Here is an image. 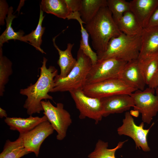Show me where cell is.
Wrapping results in <instances>:
<instances>
[{
  "label": "cell",
  "mask_w": 158,
  "mask_h": 158,
  "mask_svg": "<svg viewBox=\"0 0 158 158\" xmlns=\"http://www.w3.org/2000/svg\"><path fill=\"white\" fill-rule=\"evenodd\" d=\"M47 61L45 57H43L42 65L40 68V75L36 82L20 90V93L27 97L23 107L30 116L35 113L40 114L43 111L41 104L43 100H53V97L48 93L54 87V79L58 75V71L54 66H50L47 68Z\"/></svg>",
  "instance_id": "6da1fadb"
},
{
  "label": "cell",
  "mask_w": 158,
  "mask_h": 158,
  "mask_svg": "<svg viewBox=\"0 0 158 158\" xmlns=\"http://www.w3.org/2000/svg\"><path fill=\"white\" fill-rule=\"evenodd\" d=\"M84 28L90 35L92 46L97 54L104 52L110 40L122 33L107 7L101 8Z\"/></svg>",
  "instance_id": "7a4b0ae2"
},
{
  "label": "cell",
  "mask_w": 158,
  "mask_h": 158,
  "mask_svg": "<svg viewBox=\"0 0 158 158\" xmlns=\"http://www.w3.org/2000/svg\"><path fill=\"white\" fill-rule=\"evenodd\" d=\"M77 58L75 66L66 77L61 78L58 74L55 77L54 86L50 92H69L83 90L92 63L90 59L80 48L78 51Z\"/></svg>",
  "instance_id": "3957f363"
},
{
  "label": "cell",
  "mask_w": 158,
  "mask_h": 158,
  "mask_svg": "<svg viewBox=\"0 0 158 158\" xmlns=\"http://www.w3.org/2000/svg\"><path fill=\"white\" fill-rule=\"evenodd\" d=\"M141 46V35L130 36L122 33L112 38L106 51L97 54L98 60L116 58L128 62L138 59Z\"/></svg>",
  "instance_id": "277c9868"
},
{
  "label": "cell",
  "mask_w": 158,
  "mask_h": 158,
  "mask_svg": "<svg viewBox=\"0 0 158 158\" xmlns=\"http://www.w3.org/2000/svg\"><path fill=\"white\" fill-rule=\"evenodd\" d=\"M127 62L114 58L98 60L96 63L92 66L86 78V85L120 78L121 72Z\"/></svg>",
  "instance_id": "5b68a950"
},
{
  "label": "cell",
  "mask_w": 158,
  "mask_h": 158,
  "mask_svg": "<svg viewBox=\"0 0 158 158\" xmlns=\"http://www.w3.org/2000/svg\"><path fill=\"white\" fill-rule=\"evenodd\" d=\"M137 90L120 78L86 85L83 90L87 96L99 99L116 94L130 95Z\"/></svg>",
  "instance_id": "8992f818"
},
{
  "label": "cell",
  "mask_w": 158,
  "mask_h": 158,
  "mask_svg": "<svg viewBox=\"0 0 158 158\" xmlns=\"http://www.w3.org/2000/svg\"><path fill=\"white\" fill-rule=\"evenodd\" d=\"M44 115L47 118L57 133L56 139L59 140L66 137L68 127L72 123L69 113L63 108V104L58 103L54 106L49 100L41 102Z\"/></svg>",
  "instance_id": "52a82bcc"
},
{
  "label": "cell",
  "mask_w": 158,
  "mask_h": 158,
  "mask_svg": "<svg viewBox=\"0 0 158 158\" xmlns=\"http://www.w3.org/2000/svg\"><path fill=\"white\" fill-rule=\"evenodd\" d=\"M155 93L154 89L148 87L130 95L134 104V110L141 113L142 122L148 124L158 112V96Z\"/></svg>",
  "instance_id": "ba28073f"
},
{
  "label": "cell",
  "mask_w": 158,
  "mask_h": 158,
  "mask_svg": "<svg viewBox=\"0 0 158 158\" xmlns=\"http://www.w3.org/2000/svg\"><path fill=\"white\" fill-rule=\"evenodd\" d=\"M69 92L80 112V119L87 117L94 120L96 124L101 120L103 117V108L100 99L87 96L83 90Z\"/></svg>",
  "instance_id": "9c48e42d"
},
{
  "label": "cell",
  "mask_w": 158,
  "mask_h": 158,
  "mask_svg": "<svg viewBox=\"0 0 158 158\" xmlns=\"http://www.w3.org/2000/svg\"><path fill=\"white\" fill-rule=\"evenodd\" d=\"M122 122V124L117 129L118 134L120 135H124L132 138L135 142L136 148H141L145 152L150 151V149L148 144L147 137L150 128L154 123L148 129H144V123L142 122L139 126L137 125L129 111L125 113Z\"/></svg>",
  "instance_id": "30bf717a"
},
{
  "label": "cell",
  "mask_w": 158,
  "mask_h": 158,
  "mask_svg": "<svg viewBox=\"0 0 158 158\" xmlns=\"http://www.w3.org/2000/svg\"><path fill=\"white\" fill-rule=\"evenodd\" d=\"M54 129L47 120L40 123L30 131L20 134L24 145L30 152H33L36 157L39 154L40 147L44 140L52 134Z\"/></svg>",
  "instance_id": "8fae6325"
},
{
  "label": "cell",
  "mask_w": 158,
  "mask_h": 158,
  "mask_svg": "<svg viewBox=\"0 0 158 158\" xmlns=\"http://www.w3.org/2000/svg\"><path fill=\"white\" fill-rule=\"evenodd\" d=\"M100 99L104 117L111 114L123 113L134 106L132 98L127 94L115 95Z\"/></svg>",
  "instance_id": "7c38bea8"
},
{
  "label": "cell",
  "mask_w": 158,
  "mask_h": 158,
  "mask_svg": "<svg viewBox=\"0 0 158 158\" xmlns=\"http://www.w3.org/2000/svg\"><path fill=\"white\" fill-rule=\"evenodd\" d=\"M129 2L130 11L143 29L147 27L158 6V0H133Z\"/></svg>",
  "instance_id": "4fadbf2b"
},
{
  "label": "cell",
  "mask_w": 158,
  "mask_h": 158,
  "mask_svg": "<svg viewBox=\"0 0 158 158\" xmlns=\"http://www.w3.org/2000/svg\"><path fill=\"white\" fill-rule=\"evenodd\" d=\"M158 55V26L143 29L138 59Z\"/></svg>",
  "instance_id": "5bb4252c"
},
{
  "label": "cell",
  "mask_w": 158,
  "mask_h": 158,
  "mask_svg": "<svg viewBox=\"0 0 158 158\" xmlns=\"http://www.w3.org/2000/svg\"><path fill=\"white\" fill-rule=\"evenodd\" d=\"M120 78L137 90H143L146 85L139 67L138 59L126 63Z\"/></svg>",
  "instance_id": "9a60e30c"
},
{
  "label": "cell",
  "mask_w": 158,
  "mask_h": 158,
  "mask_svg": "<svg viewBox=\"0 0 158 158\" xmlns=\"http://www.w3.org/2000/svg\"><path fill=\"white\" fill-rule=\"evenodd\" d=\"M47 120L45 115L42 117L31 115L27 118L7 117L4 121L9 126L10 129L18 131L20 134H23L32 130L42 122Z\"/></svg>",
  "instance_id": "2e32d148"
},
{
  "label": "cell",
  "mask_w": 158,
  "mask_h": 158,
  "mask_svg": "<svg viewBox=\"0 0 158 158\" xmlns=\"http://www.w3.org/2000/svg\"><path fill=\"white\" fill-rule=\"evenodd\" d=\"M57 37L53 38L52 41L54 46L58 51L59 55L57 62L60 69V73L59 76L61 78H64L69 74L77 62V60L73 57L71 53L74 44L68 43L66 49L62 50L56 44L55 39Z\"/></svg>",
  "instance_id": "e0dca14e"
},
{
  "label": "cell",
  "mask_w": 158,
  "mask_h": 158,
  "mask_svg": "<svg viewBox=\"0 0 158 158\" xmlns=\"http://www.w3.org/2000/svg\"><path fill=\"white\" fill-rule=\"evenodd\" d=\"M115 22L120 31L126 35L132 36L141 35L143 28L130 11L125 13L120 19Z\"/></svg>",
  "instance_id": "ac0fdd59"
},
{
  "label": "cell",
  "mask_w": 158,
  "mask_h": 158,
  "mask_svg": "<svg viewBox=\"0 0 158 158\" xmlns=\"http://www.w3.org/2000/svg\"><path fill=\"white\" fill-rule=\"evenodd\" d=\"M40 7L43 12L64 19L67 18L72 13L65 0H42Z\"/></svg>",
  "instance_id": "d6986e66"
},
{
  "label": "cell",
  "mask_w": 158,
  "mask_h": 158,
  "mask_svg": "<svg viewBox=\"0 0 158 158\" xmlns=\"http://www.w3.org/2000/svg\"><path fill=\"white\" fill-rule=\"evenodd\" d=\"M68 20L75 19L79 23L81 28V39L80 41V48L91 59L92 65L95 64L98 59L96 52L93 51L89 43V34L83 25L85 24L81 18L79 12H72L67 18Z\"/></svg>",
  "instance_id": "ffe728a7"
},
{
  "label": "cell",
  "mask_w": 158,
  "mask_h": 158,
  "mask_svg": "<svg viewBox=\"0 0 158 158\" xmlns=\"http://www.w3.org/2000/svg\"><path fill=\"white\" fill-rule=\"evenodd\" d=\"M30 153L25 147L22 138L19 135L15 141L7 140L0 154V158H20Z\"/></svg>",
  "instance_id": "44dd1931"
},
{
  "label": "cell",
  "mask_w": 158,
  "mask_h": 158,
  "mask_svg": "<svg viewBox=\"0 0 158 158\" xmlns=\"http://www.w3.org/2000/svg\"><path fill=\"white\" fill-rule=\"evenodd\" d=\"M138 60L146 85L150 87L158 73V55Z\"/></svg>",
  "instance_id": "7402d4cb"
},
{
  "label": "cell",
  "mask_w": 158,
  "mask_h": 158,
  "mask_svg": "<svg viewBox=\"0 0 158 158\" xmlns=\"http://www.w3.org/2000/svg\"><path fill=\"white\" fill-rule=\"evenodd\" d=\"M107 7V0H82L79 11L81 18L86 24L90 22L102 7Z\"/></svg>",
  "instance_id": "603a6c76"
},
{
  "label": "cell",
  "mask_w": 158,
  "mask_h": 158,
  "mask_svg": "<svg viewBox=\"0 0 158 158\" xmlns=\"http://www.w3.org/2000/svg\"><path fill=\"white\" fill-rule=\"evenodd\" d=\"M44 17L45 16L43 15V11L40 9L39 21L36 29L29 34L23 36L22 38L21 41L28 43V42L29 41V44L35 47L36 50L42 54H46L40 47L42 42V36L45 29V27L42 26Z\"/></svg>",
  "instance_id": "cb8c5ba5"
},
{
  "label": "cell",
  "mask_w": 158,
  "mask_h": 158,
  "mask_svg": "<svg viewBox=\"0 0 158 158\" xmlns=\"http://www.w3.org/2000/svg\"><path fill=\"white\" fill-rule=\"evenodd\" d=\"M13 8L11 6L9 7L7 16L5 20L6 28L0 36V47H2L5 42H8L10 40H19L21 41L22 37L24 36V32L22 30L16 32L12 27V22L16 16L13 14Z\"/></svg>",
  "instance_id": "d4e9b609"
},
{
  "label": "cell",
  "mask_w": 158,
  "mask_h": 158,
  "mask_svg": "<svg viewBox=\"0 0 158 158\" xmlns=\"http://www.w3.org/2000/svg\"><path fill=\"white\" fill-rule=\"evenodd\" d=\"M127 140L120 142L115 148L109 149L108 142L99 140L96 144L94 150L89 154L88 157L89 158H116V152L121 148Z\"/></svg>",
  "instance_id": "484cf974"
},
{
  "label": "cell",
  "mask_w": 158,
  "mask_h": 158,
  "mask_svg": "<svg viewBox=\"0 0 158 158\" xmlns=\"http://www.w3.org/2000/svg\"><path fill=\"white\" fill-rule=\"evenodd\" d=\"M12 63L6 57L3 56L2 47H0V96L3 95L5 86L13 73Z\"/></svg>",
  "instance_id": "4316f807"
},
{
  "label": "cell",
  "mask_w": 158,
  "mask_h": 158,
  "mask_svg": "<svg viewBox=\"0 0 158 158\" xmlns=\"http://www.w3.org/2000/svg\"><path fill=\"white\" fill-rule=\"evenodd\" d=\"M107 4L115 21L120 19L125 13L130 11L129 2L125 0H107Z\"/></svg>",
  "instance_id": "83f0119b"
},
{
  "label": "cell",
  "mask_w": 158,
  "mask_h": 158,
  "mask_svg": "<svg viewBox=\"0 0 158 158\" xmlns=\"http://www.w3.org/2000/svg\"><path fill=\"white\" fill-rule=\"evenodd\" d=\"M9 8L6 1L5 0H0V25L5 24L4 20L8 15Z\"/></svg>",
  "instance_id": "f1b7e54d"
},
{
  "label": "cell",
  "mask_w": 158,
  "mask_h": 158,
  "mask_svg": "<svg viewBox=\"0 0 158 158\" xmlns=\"http://www.w3.org/2000/svg\"><path fill=\"white\" fill-rule=\"evenodd\" d=\"M65 1L71 12L80 11L82 6V0H65Z\"/></svg>",
  "instance_id": "f546056e"
},
{
  "label": "cell",
  "mask_w": 158,
  "mask_h": 158,
  "mask_svg": "<svg viewBox=\"0 0 158 158\" xmlns=\"http://www.w3.org/2000/svg\"><path fill=\"white\" fill-rule=\"evenodd\" d=\"M156 26H158V6L151 16L147 27Z\"/></svg>",
  "instance_id": "4dcf8cb0"
},
{
  "label": "cell",
  "mask_w": 158,
  "mask_h": 158,
  "mask_svg": "<svg viewBox=\"0 0 158 158\" xmlns=\"http://www.w3.org/2000/svg\"><path fill=\"white\" fill-rule=\"evenodd\" d=\"M148 87L154 89L155 90L156 95L158 96V73L151 85Z\"/></svg>",
  "instance_id": "1f68e13d"
},
{
  "label": "cell",
  "mask_w": 158,
  "mask_h": 158,
  "mask_svg": "<svg viewBox=\"0 0 158 158\" xmlns=\"http://www.w3.org/2000/svg\"><path fill=\"white\" fill-rule=\"evenodd\" d=\"M7 115L5 110L2 109L1 107L0 108V117L2 118L4 117L6 118L7 117Z\"/></svg>",
  "instance_id": "d6a6232c"
},
{
  "label": "cell",
  "mask_w": 158,
  "mask_h": 158,
  "mask_svg": "<svg viewBox=\"0 0 158 158\" xmlns=\"http://www.w3.org/2000/svg\"><path fill=\"white\" fill-rule=\"evenodd\" d=\"M130 112L132 116H134L135 117L138 116L139 113L138 111L135 110L131 111Z\"/></svg>",
  "instance_id": "836d02e7"
}]
</instances>
